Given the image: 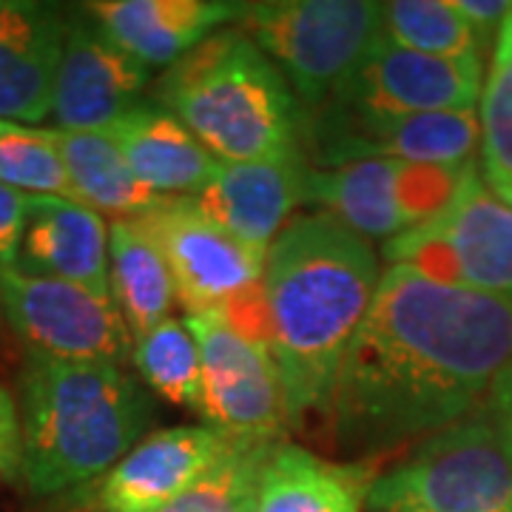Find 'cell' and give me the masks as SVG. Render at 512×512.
<instances>
[{
  "mask_svg": "<svg viewBox=\"0 0 512 512\" xmlns=\"http://www.w3.org/2000/svg\"><path fill=\"white\" fill-rule=\"evenodd\" d=\"M0 183L26 197H74L69 171L52 140V128L0 120Z\"/></svg>",
  "mask_w": 512,
  "mask_h": 512,
  "instance_id": "28",
  "label": "cell"
},
{
  "mask_svg": "<svg viewBox=\"0 0 512 512\" xmlns=\"http://www.w3.org/2000/svg\"><path fill=\"white\" fill-rule=\"evenodd\" d=\"M131 362L151 393L174 407L202 413V362L191 330L180 319H165L134 339Z\"/></svg>",
  "mask_w": 512,
  "mask_h": 512,
  "instance_id": "25",
  "label": "cell"
},
{
  "mask_svg": "<svg viewBox=\"0 0 512 512\" xmlns=\"http://www.w3.org/2000/svg\"><path fill=\"white\" fill-rule=\"evenodd\" d=\"M202 362V416L228 439L285 441L288 416L274 356L220 311L188 316Z\"/></svg>",
  "mask_w": 512,
  "mask_h": 512,
  "instance_id": "11",
  "label": "cell"
},
{
  "mask_svg": "<svg viewBox=\"0 0 512 512\" xmlns=\"http://www.w3.org/2000/svg\"><path fill=\"white\" fill-rule=\"evenodd\" d=\"M0 311L37 359L123 367L134 353V336L114 299L63 279L0 271Z\"/></svg>",
  "mask_w": 512,
  "mask_h": 512,
  "instance_id": "10",
  "label": "cell"
},
{
  "mask_svg": "<svg viewBox=\"0 0 512 512\" xmlns=\"http://www.w3.org/2000/svg\"><path fill=\"white\" fill-rule=\"evenodd\" d=\"M481 171L501 202L512 205V9L495 37L490 72L481 92Z\"/></svg>",
  "mask_w": 512,
  "mask_h": 512,
  "instance_id": "26",
  "label": "cell"
},
{
  "mask_svg": "<svg viewBox=\"0 0 512 512\" xmlns=\"http://www.w3.org/2000/svg\"><path fill=\"white\" fill-rule=\"evenodd\" d=\"M20 481L32 495L74 493L146 436L154 404L120 365L26 356L20 370Z\"/></svg>",
  "mask_w": 512,
  "mask_h": 512,
  "instance_id": "3",
  "label": "cell"
},
{
  "mask_svg": "<svg viewBox=\"0 0 512 512\" xmlns=\"http://www.w3.org/2000/svg\"><path fill=\"white\" fill-rule=\"evenodd\" d=\"M484 92V57H433L379 37L330 100L376 114L476 109Z\"/></svg>",
  "mask_w": 512,
  "mask_h": 512,
  "instance_id": "14",
  "label": "cell"
},
{
  "mask_svg": "<svg viewBox=\"0 0 512 512\" xmlns=\"http://www.w3.org/2000/svg\"><path fill=\"white\" fill-rule=\"evenodd\" d=\"M510 362L512 296L390 265L339 367L330 439L365 461L427 439L470 416Z\"/></svg>",
  "mask_w": 512,
  "mask_h": 512,
  "instance_id": "1",
  "label": "cell"
},
{
  "mask_svg": "<svg viewBox=\"0 0 512 512\" xmlns=\"http://www.w3.org/2000/svg\"><path fill=\"white\" fill-rule=\"evenodd\" d=\"M373 478L370 461L339 464L282 441L262 470L254 512H362Z\"/></svg>",
  "mask_w": 512,
  "mask_h": 512,
  "instance_id": "21",
  "label": "cell"
},
{
  "mask_svg": "<svg viewBox=\"0 0 512 512\" xmlns=\"http://www.w3.org/2000/svg\"><path fill=\"white\" fill-rule=\"evenodd\" d=\"M305 171L308 160L302 151L262 163H220L211 183L191 200L242 245L268 254L271 242L291 222L296 202H302Z\"/></svg>",
  "mask_w": 512,
  "mask_h": 512,
  "instance_id": "17",
  "label": "cell"
},
{
  "mask_svg": "<svg viewBox=\"0 0 512 512\" xmlns=\"http://www.w3.org/2000/svg\"><path fill=\"white\" fill-rule=\"evenodd\" d=\"M103 131L120 148L134 177L160 197H194L220 168V160L157 103H137Z\"/></svg>",
  "mask_w": 512,
  "mask_h": 512,
  "instance_id": "20",
  "label": "cell"
},
{
  "mask_svg": "<svg viewBox=\"0 0 512 512\" xmlns=\"http://www.w3.org/2000/svg\"><path fill=\"white\" fill-rule=\"evenodd\" d=\"M69 12L6 0L0 15V120L40 126L52 117Z\"/></svg>",
  "mask_w": 512,
  "mask_h": 512,
  "instance_id": "16",
  "label": "cell"
},
{
  "mask_svg": "<svg viewBox=\"0 0 512 512\" xmlns=\"http://www.w3.org/2000/svg\"><path fill=\"white\" fill-rule=\"evenodd\" d=\"M134 222L160 248L188 316L222 311L262 282L268 254L242 245L208 220L191 197H165Z\"/></svg>",
  "mask_w": 512,
  "mask_h": 512,
  "instance_id": "12",
  "label": "cell"
},
{
  "mask_svg": "<svg viewBox=\"0 0 512 512\" xmlns=\"http://www.w3.org/2000/svg\"><path fill=\"white\" fill-rule=\"evenodd\" d=\"M26 194L0 183V271L18 268L20 242L26 231Z\"/></svg>",
  "mask_w": 512,
  "mask_h": 512,
  "instance_id": "29",
  "label": "cell"
},
{
  "mask_svg": "<svg viewBox=\"0 0 512 512\" xmlns=\"http://www.w3.org/2000/svg\"><path fill=\"white\" fill-rule=\"evenodd\" d=\"M456 6L458 12L467 18V23L473 26V32L478 35L484 49L490 43L495 46V37H498L512 9L510 0H456Z\"/></svg>",
  "mask_w": 512,
  "mask_h": 512,
  "instance_id": "31",
  "label": "cell"
},
{
  "mask_svg": "<svg viewBox=\"0 0 512 512\" xmlns=\"http://www.w3.org/2000/svg\"><path fill=\"white\" fill-rule=\"evenodd\" d=\"M77 512H83V510H77Z\"/></svg>",
  "mask_w": 512,
  "mask_h": 512,
  "instance_id": "35",
  "label": "cell"
},
{
  "mask_svg": "<svg viewBox=\"0 0 512 512\" xmlns=\"http://www.w3.org/2000/svg\"><path fill=\"white\" fill-rule=\"evenodd\" d=\"M52 140L69 171L77 202L114 220H137L165 197L140 183L106 131H60Z\"/></svg>",
  "mask_w": 512,
  "mask_h": 512,
  "instance_id": "22",
  "label": "cell"
},
{
  "mask_svg": "<svg viewBox=\"0 0 512 512\" xmlns=\"http://www.w3.org/2000/svg\"><path fill=\"white\" fill-rule=\"evenodd\" d=\"M0 481H20L18 399L0 384Z\"/></svg>",
  "mask_w": 512,
  "mask_h": 512,
  "instance_id": "30",
  "label": "cell"
},
{
  "mask_svg": "<svg viewBox=\"0 0 512 512\" xmlns=\"http://www.w3.org/2000/svg\"><path fill=\"white\" fill-rule=\"evenodd\" d=\"M282 441H228L220 458L160 512H254L259 478Z\"/></svg>",
  "mask_w": 512,
  "mask_h": 512,
  "instance_id": "27",
  "label": "cell"
},
{
  "mask_svg": "<svg viewBox=\"0 0 512 512\" xmlns=\"http://www.w3.org/2000/svg\"><path fill=\"white\" fill-rule=\"evenodd\" d=\"M154 103L220 163H262L302 151L305 109L274 60L239 26L214 32L168 66L154 86Z\"/></svg>",
  "mask_w": 512,
  "mask_h": 512,
  "instance_id": "4",
  "label": "cell"
},
{
  "mask_svg": "<svg viewBox=\"0 0 512 512\" xmlns=\"http://www.w3.org/2000/svg\"><path fill=\"white\" fill-rule=\"evenodd\" d=\"M481 407L490 413V419L495 421V427L501 430L507 447L512 450V362L495 376V382L490 384Z\"/></svg>",
  "mask_w": 512,
  "mask_h": 512,
  "instance_id": "32",
  "label": "cell"
},
{
  "mask_svg": "<svg viewBox=\"0 0 512 512\" xmlns=\"http://www.w3.org/2000/svg\"><path fill=\"white\" fill-rule=\"evenodd\" d=\"M379 279L373 245L322 211L293 217L271 242L262 293L288 427L328 419L339 367Z\"/></svg>",
  "mask_w": 512,
  "mask_h": 512,
  "instance_id": "2",
  "label": "cell"
},
{
  "mask_svg": "<svg viewBox=\"0 0 512 512\" xmlns=\"http://www.w3.org/2000/svg\"><path fill=\"white\" fill-rule=\"evenodd\" d=\"M367 512H512V450L484 407L373 478Z\"/></svg>",
  "mask_w": 512,
  "mask_h": 512,
  "instance_id": "5",
  "label": "cell"
},
{
  "mask_svg": "<svg viewBox=\"0 0 512 512\" xmlns=\"http://www.w3.org/2000/svg\"><path fill=\"white\" fill-rule=\"evenodd\" d=\"M228 436L211 424L165 427L140 439L106 476L74 490L83 512H160L220 458Z\"/></svg>",
  "mask_w": 512,
  "mask_h": 512,
  "instance_id": "13",
  "label": "cell"
},
{
  "mask_svg": "<svg viewBox=\"0 0 512 512\" xmlns=\"http://www.w3.org/2000/svg\"><path fill=\"white\" fill-rule=\"evenodd\" d=\"M0 322H3V311H0Z\"/></svg>",
  "mask_w": 512,
  "mask_h": 512,
  "instance_id": "34",
  "label": "cell"
},
{
  "mask_svg": "<svg viewBox=\"0 0 512 512\" xmlns=\"http://www.w3.org/2000/svg\"><path fill=\"white\" fill-rule=\"evenodd\" d=\"M151 69L123 52L86 9L69 12L52 120L60 131H103L143 103Z\"/></svg>",
  "mask_w": 512,
  "mask_h": 512,
  "instance_id": "15",
  "label": "cell"
},
{
  "mask_svg": "<svg viewBox=\"0 0 512 512\" xmlns=\"http://www.w3.org/2000/svg\"><path fill=\"white\" fill-rule=\"evenodd\" d=\"M18 271L80 285L94 296H111L109 225L103 214L77 200L29 197Z\"/></svg>",
  "mask_w": 512,
  "mask_h": 512,
  "instance_id": "18",
  "label": "cell"
},
{
  "mask_svg": "<svg viewBox=\"0 0 512 512\" xmlns=\"http://www.w3.org/2000/svg\"><path fill=\"white\" fill-rule=\"evenodd\" d=\"M3 9H6V0H0V15H3Z\"/></svg>",
  "mask_w": 512,
  "mask_h": 512,
  "instance_id": "33",
  "label": "cell"
},
{
  "mask_svg": "<svg viewBox=\"0 0 512 512\" xmlns=\"http://www.w3.org/2000/svg\"><path fill=\"white\" fill-rule=\"evenodd\" d=\"M86 15L123 52L151 66H174L202 40L239 20L245 3L231 0H94Z\"/></svg>",
  "mask_w": 512,
  "mask_h": 512,
  "instance_id": "19",
  "label": "cell"
},
{
  "mask_svg": "<svg viewBox=\"0 0 512 512\" xmlns=\"http://www.w3.org/2000/svg\"><path fill=\"white\" fill-rule=\"evenodd\" d=\"M382 256L441 285L512 296V205L495 197L473 165L453 200L436 217L387 239Z\"/></svg>",
  "mask_w": 512,
  "mask_h": 512,
  "instance_id": "7",
  "label": "cell"
},
{
  "mask_svg": "<svg viewBox=\"0 0 512 512\" xmlns=\"http://www.w3.org/2000/svg\"><path fill=\"white\" fill-rule=\"evenodd\" d=\"M237 26L288 80L299 106L319 109L356 72L382 37L373 0H265L245 3Z\"/></svg>",
  "mask_w": 512,
  "mask_h": 512,
  "instance_id": "6",
  "label": "cell"
},
{
  "mask_svg": "<svg viewBox=\"0 0 512 512\" xmlns=\"http://www.w3.org/2000/svg\"><path fill=\"white\" fill-rule=\"evenodd\" d=\"M481 123L476 109L430 114H376L328 100L305 111L302 154L311 168H339L359 160H404L416 165L476 163Z\"/></svg>",
  "mask_w": 512,
  "mask_h": 512,
  "instance_id": "8",
  "label": "cell"
},
{
  "mask_svg": "<svg viewBox=\"0 0 512 512\" xmlns=\"http://www.w3.org/2000/svg\"><path fill=\"white\" fill-rule=\"evenodd\" d=\"M111 296L123 313L134 339L146 336L177 302L174 279L160 248L134 220H114L109 225Z\"/></svg>",
  "mask_w": 512,
  "mask_h": 512,
  "instance_id": "23",
  "label": "cell"
},
{
  "mask_svg": "<svg viewBox=\"0 0 512 512\" xmlns=\"http://www.w3.org/2000/svg\"><path fill=\"white\" fill-rule=\"evenodd\" d=\"M382 35L393 46L433 57H484V46L456 0H390L382 3Z\"/></svg>",
  "mask_w": 512,
  "mask_h": 512,
  "instance_id": "24",
  "label": "cell"
},
{
  "mask_svg": "<svg viewBox=\"0 0 512 512\" xmlns=\"http://www.w3.org/2000/svg\"><path fill=\"white\" fill-rule=\"evenodd\" d=\"M476 163L441 168L404 160H359L339 168H311L302 177V202L319 205L362 239H393L436 217L453 200Z\"/></svg>",
  "mask_w": 512,
  "mask_h": 512,
  "instance_id": "9",
  "label": "cell"
}]
</instances>
